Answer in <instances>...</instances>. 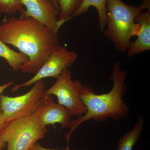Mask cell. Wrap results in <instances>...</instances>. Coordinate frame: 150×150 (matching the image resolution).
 Here are the masks:
<instances>
[{"label": "cell", "instance_id": "ac0fdd59", "mask_svg": "<svg viewBox=\"0 0 150 150\" xmlns=\"http://www.w3.org/2000/svg\"><path fill=\"white\" fill-rule=\"evenodd\" d=\"M30 150H70V149L69 147V146H67V148H66V149L63 150L48 149V148L43 147L41 146V145L37 143V144H35V146H34Z\"/></svg>", "mask_w": 150, "mask_h": 150}, {"label": "cell", "instance_id": "4fadbf2b", "mask_svg": "<svg viewBox=\"0 0 150 150\" xmlns=\"http://www.w3.org/2000/svg\"><path fill=\"white\" fill-rule=\"evenodd\" d=\"M0 57L5 59L14 72L19 71L20 68L29 61L28 57L21 52L11 49L0 39Z\"/></svg>", "mask_w": 150, "mask_h": 150}, {"label": "cell", "instance_id": "7402d4cb", "mask_svg": "<svg viewBox=\"0 0 150 150\" xmlns=\"http://www.w3.org/2000/svg\"></svg>", "mask_w": 150, "mask_h": 150}, {"label": "cell", "instance_id": "3957f363", "mask_svg": "<svg viewBox=\"0 0 150 150\" xmlns=\"http://www.w3.org/2000/svg\"><path fill=\"white\" fill-rule=\"evenodd\" d=\"M142 12L139 7L128 5L121 0H107V27L103 33L117 51H128L131 38L137 36L139 31L135 19Z\"/></svg>", "mask_w": 150, "mask_h": 150}, {"label": "cell", "instance_id": "5b68a950", "mask_svg": "<svg viewBox=\"0 0 150 150\" xmlns=\"http://www.w3.org/2000/svg\"><path fill=\"white\" fill-rule=\"evenodd\" d=\"M33 85L29 91L20 96H1L0 111L7 122L25 117L36 110L46 91V85L43 80Z\"/></svg>", "mask_w": 150, "mask_h": 150}, {"label": "cell", "instance_id": "ffe728a7", "mask_svg": "<svg viewBox=\"0 0 150 150\" xmlns=\"http://www.w3.org/2000/svg\"><path fill=\"white\" fill-rule=\"evenodd\" d=\"M13 84V81H10L8 82L7 83L5 84L2 86H0V96L1 95V94L5 90L8 88L9 87L12 85Z\"/></svg>", "mask_w": 150, "mask_h": 150}, {"label": "cell", "instance_id": "8fae6325", "mask_svg": "<svg viewBox=\"0 0 150 150\" xmlns=\"http://www.w3.org/2000/svg\"><path fill=\"white\" fill-rule=\"evenodd\" d=\"M144 119L140 115L133 128L120 137L118 141L117 150H133L143 131Z\"/></svg>", "mask_w": 150, "mask_h": 150}, {"label": "cell", "instance_id": "9a60e30c", "mask_svg": "<svg viewBox=\"0 0 150 150\" xmlns=\"http://www.w3.org/2000/svg\"><path fill=\"white\" fill-rule=\"evenodd\" d=\"M22 0H0V12L14 15L23 10Z\"/></svg>", "mask_w": 150, "mask_h": 150}, {"label": "cell", "instance_id": "2e32d148", "mask_svg": "<svg viewBox=\"0 0 150 150\" xmlns=\"http://www.w3.org/2000/svg\"><path fill=\"white\" fill-rule=\"evenodd\" d=\"M9 135L8 130L5 126H4L0 131V150H3L7 146V141Z\"/></svg>", "mask_w": 150, "mask_h": 150}, {"label": "cell", "instance_id": "ba28073f", "mask_svg": "<svg viewBox=\"0 0 150 150\" xmlns=\"http://www.w3.org/2000/svg\"><path fill=\"white\" fill-rule=\"evenodd\" d=\"M26 10L21 12V16L31 17L48 28L54 34H58L60 11L50 0H22Z\"/></svg>", "mask_w": 150, "mask_h": 150}, {"label": "cell", "instance_id": "44dd1931", "mask_svg": "<svg viewBox=\"0 0 150 150\" xmlns=\"http://www.w3.org/2000/svg\"><path fill=\"white\" fill-rule=\"evenodd\" d=\"M50 1L53 4L54 6H55L56 8H57L60 11V8H59V5H58L56 0H50Z\"/></svg>", "mask_w": 150, "mask_h": 150}, {"label": "cell", "instance_id": "8992f818", "mask_svg": "<svg viewBox=\"0 0 150 150\" xmlns=\"http://www.w3.org/2000/svg\"><path fill=\"white\" fill-rule=\"evenodd\" d=\"M82 86L80 81L73 80L71 71L67 69L56 79L55 83L46 90L44 95L55 96L58 103L67 108L72 115L79 117L87 111L80 96Z\"/></svg>", "mask_w": 150, "mask_h": 150}, {"label": "cell", "instance_id": "6da1fadb", "mask_svg": "<svg viewBox=\"0 0 150 150\" xmlns=\"http://www.w3.org/2000/svg\"><path fill=\"white\" fill-rule=\"evenodd\" d=\"M0 39L28 57V62L20 68L23 74H36L59 43L57 35L31 17L4 19L0 25Z\"/></svg>", "mask_w": 150, "mask_h": 150}, {"label": "cell", "instance_id": "5bb4252c", "mask_svg": "<svg viewBox=\"0 0 150 150\" xmlns=\"http://www.w3.org/2000/svg\"><path fill=\"white\" fill-rule=\"evenodd\" d=\"M60 8L58 25L59 28L66 22L82 4L83 0H56Z\"/></svg>", "mask_w": 150, "mask_h": 150}, {"label": "cell", "instance_id": "e0dca14e", "mask_svg": "<svg viewBox=\"0 0 150 150\" xmlns=\"http://www.w3.org/2000/svg\"><path fill=\"white\" fill-rule=\"evenodd\" d=\"M142 3L139 6L140 8L143 11L147 10H150V0H141Z\"/></svg>", "mask_w": 150, "mask_h": 150}, {"label": "cell", "instance_id": "7a4b0ae2", "mask_svg": "<svg viewBox=\"0 0 150 150\" xmlns=\"http://www.w3.org/2000/svg\"><path fill=\"white\" fill-rule=\"evenodd\" d=\"M126 70L121 69L120 62L117 61L114 64L110 76L113 85L109 92L96 94L91 87L82 86L80 96L86 107V112L77 119L72 120L69 131L65 136L67 146H69L73 132L84 122L91 120L100 122L108 118L119 121L129 115L130 108L123 99L126 91Z\"/></svg>", "mask_w": 150, "mask_h": 150}, {"label": "cell", "instance_id": "52a82bcc", "mask_svg": "<svg viewBox=\"0 0 150 150\" xmlns=\"http://www.w3.org/2000/svg\"><path fill=\"white\" fill-rule=\"evenodd\" d=\"M77 57V54L74 51L58 45L53 49L46 62L34 76L23 83L15 86L12 91L14 92L22 88L30 86L37 81L45 78L57 79L65 70L71 67Z\"/></svg>", "mask_w": 150, "mask_h": 150}, {"label": "cell", "instance_id": "d6986e66", "mask_svg": "<svg viewBox=\"0 0 150 150\" xmlns=\"http://www.w3.org/2000/svg\"><path fill=\"white\" fill-rule=\"evenodd\" d=\"M7 123L4 115L2 112L0 111V131L4 128V126H5Z\"/></svg>", "mask_w": 150, "mask_h": 150}, {"label": "cell", "instance_id": "277c9868", "mask_svg": "<svg viewBox=\"0 0 150 150\" xmlns=\"http://www.w3.org/2000/svg\"><path fill=\"white\" fill-rule=\"evenodd\" d=\"M5 126L10 133L7 150H30L47 132L40 123L38 106L30 115L7 122Z\"/></svg>", "mask_w": 150, "mask_h": 150}, {"label": "cell", "instance_id": "9c48e42d", "mask_svg": "<svg viewBox=\"0 0 150 150\" xmlns=\"http://www.w3.org/2000/svg\"><path fill=\"white\" fill-rule=\"evenodd\" d=\"M38 107L40 122L43 126L59 123L61 129H69L72 114L64 106L55 103L52 95L44 94Z\"/></svg>", "mask_w": 150, "mask_h": 150}, {"label": "cell", "instance_id": "30bf717a", "mask_svg": "<svg viewBox=\"0 0 150 150\" xmlns=\"http://www.w3.org/2000/svg\"><path fill=\"white\" fill-rule=\"evenodd\" d=\"M135 21L139 25L137 39L131 42L127 51V56L132 57L150 50V10L142 12L137 16Z\"/></svg>", "mask_w": 150, "mask_h": 150}, {"label": "cell", "instance_id": "7c38bea8", "mask_svg": "<svg viewBox=\"0 0 150 150\" xmlns=\"http://www.w3.org/2000/svg\"><path fill=\"white\" fill-rule=\"evenodd\" d=\"M91 7L95 8L97 11L100 28L103 32L106 26L107 0H83L80 7L70 17V20L86 13Z\"/></svg>", "mask_w": 150, "mask_h": 150}]
</instances>
